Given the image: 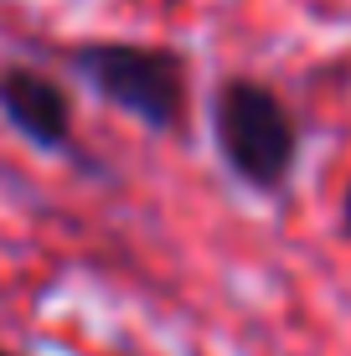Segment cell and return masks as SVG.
<instances>
[{
    "instance_id": "3957f363",
    "label": "cell",
    "mask_w": 351,
    "mask_h": 356,
    "mask_svg": "<svg viewBox=\"0 0 351 356\" xmlns=\"http://www.w3.org/2000/svg\"><path fill=\"white\" fill-rule=\"evenodd\" d=\"M0 114L10 119V129H21L36 150H67L72 145V108L67 93L52 78L31 67L0 72Z\"/></svg>"
},
{
    "instance_id": "277c9868",
    "label": "cell",
    "mask_w": 351,
    "mask_h": 356,
    "mask_svg": "<svg viewBox=\"0 0 351 356\" xmlns=\"http://www.w3.org/2000/svg\"><path fill=\"white\" fill-rule=\"evenodd\" d=\"M346 227H351V186H346Z\"/></svg>"
},
{
    "instance_id": "7a4b0ae2",
    "label": "cell",
    "mask_w": 351,
    "mask_h": 356,
    "mask_svg": "<svg viewBox=\"0 0 351 356\" xmlns=\"http://www.w3.org/2000/svg\"><path fill=\"white\" fill-rule=\"evenodd\" d=\"M78 72L99 98H108L114 108H124L129 119L150 129H181V119H186V67L161 47H83Z\"/></svg>"
},
{
    "instance_id": "6da1fadb",
    "label": "cell",
    "mask_w": 351,
    "mask_h": 356,
    "mask_svg": "<svg viewBox=\"0 0 351 356\" xmlns=\"http://www.w3.org/2000/svg\"><path fill=\"white\" fill-rule=\"evenodd\" d=\"M217 150H222V161L238 181L274 191L295 170L300 134H295L289 108L263 83L238 78L217 93Z\"/></svg>"
},
{
    "instance_id": "5b68a950",
    "label": "cell",
    "mask_w": 351,
    "mask_h": 356,
    "mask_svg": "<svg viewBox=\"0 0 351 356\" xmlns=\"http://www.w3.org/2000/svg\"><path fill=\"white\" fill-rule=\"evenodd\" d=\"M0 356H10V351H6V346H0Z\"/></svg>"
}]
</instances>
